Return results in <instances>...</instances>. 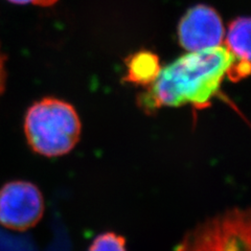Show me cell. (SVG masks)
Masks as SVG:
<instances>
[{
  "mask_svg": "<svg viewBox=\"0 0 251 251\" xmlns=\"http://www.w3.org/2000/svg\"><path fill=\"white\" fill-rule=\"evenodd\" d=\"M232 63V56L225 46L190 51L160 69L139 103L149 111L187 104L198 108L208 106Z\"/></svg>",
  "mask_w": 251,
  "mask_h": 251,
  "instance_id": "6da1fadb",
  "label": "cell"
},
{
  "mask_svg": "<svg viewBox=\"0 0 251 251\" xmlns=\"http://www.w3.org/2000/svg\"><path fill=\"white\" fill-rule=\"evenodd\" d=\"M25 132L36 153L57 157L75 147L81 135V122L75 108L66 101L43 99L27 110Z\"/></svg>",
  "mask_w": 251,
  "mask_h": 251,
  "instance_id": "7a4b0ae2",
  "label": "cell"
},
{
  "mask_svg": "<svg viewBox=\"0 0 251 251\" xmlns=\"http://www.w3.org/2000/svg\"><path fill=\"white\" fill-rule=\"evenodd\" d=\"M248 209L225 210L188 231L174 251H250Z\"/></svg>",
  "mask_w": 251,
  "mask_h": 251,
  "instance_id": "3957f363",
  "label": "cell"
},
{
  "mask_svg": "<svg viewBox=\"0 0 251 251\" xmlns=\"http://www.w3.org/2000/svg\"><path fill=\"white\" fill-rule=\"evenodd\" d=\"M44 211L43 196L27 181H12L0 190V224L18 231L27 230L40 221Z\"/></svg>",
  "mask_w": 251,
  "mask_h": 251,
  "instance_id": "277c9868",
  "label": "cell"
},
{
  "mask_svg": "<svg viewBox=\"0 0 251 251\" xmlns=\"http://www.w3.org/2000/svg\"><path fill=\"white\" fill-rule=\"evenodd\" d=\"M225 29L219 14L207 5L188 10L178 26L179 42L188 51H200L221 46Z\"/></svg>",
  "mask_w": 251,
  "mask_h": 251,
  "instance_id": "5b68a950",
  "label": "cell"
},
{
  "mask_svg": "<svg viewBox=\"0 0 251 251\" xmlns=\"http://www.w3.org/2000/svg\"><path fill=\"white\" fill-rule=\"evenodd\" d=\"M226 49L233 63L227 72L232 82H238L250 73V19L240 17L232 21L226 34Z\"/></svg>",
  "mask_w": 251,
  "mask_h": 251,
  "instance_id": "8992f818",
  "label": "cell"
},
{
  "mask_svg": "<svg viewBox=\"0 0 251 251\" xmlns=\"http://www.w3.org/2000/svg\"><path fill=\"white\" fill-rule=\"evenodd\" d=\"M128 73L126 80L138 84L150 86L160 73L158 57L151 51L143 50L133 54L127 60Z\"/></svg>",
  "mask_w": 251,
  "mask_h": 251,
  "instance_id": "52a82bcc",
  "label": "cell"
},
{
  "mask_svg": "<svg viewBox=\"0 0 251 251\" xmlns=\"http://www.w3.org/2000/svg\"><path fill=\"white\" fill-rule=\"evenodd\" d=\"M88 251H127L126 240L115 232H104L93 240Z\"/></svg>",
  "mask_w": 251,
  "mask_h": 251,
  "instance_id": "ba28073f",
  "label": "cell"
},
{
  "mask_svg": "<svg viewBox=\"0 0 251 251\" xmlns=\"http://www.w3.org/2000/svg\"><path fill=\"white\" fill-rule=\"evenodd\" d=\"M6 83V70H5V56L0 47V97L2 96V93L5 88Z\"/></svg>",
  "mask_w": 251,
  "mask_h": 251,
  "instance_id": "9c48e42d",
  "label": "cell"
},
{
  "mask_svg": "<svg viewBox=\"0 0 251 251\" xmlns=\"http://www.w3.org/2000/svg\"><path fill=\"white\" fill-rule=\"evenodd\" d=\"M7 1H10L12 3H15V4H27V3H34V2H37V0H7ZM45 0H38L39 3H44Z\"/></svg>",
  "mask_w": 251,
  "mask_h": 251,
  "instance_id": "30bf717a",
  "label": "cell"
}]
</instances>
